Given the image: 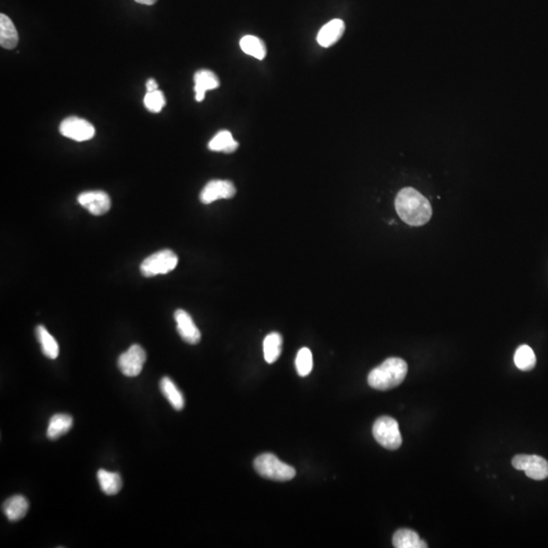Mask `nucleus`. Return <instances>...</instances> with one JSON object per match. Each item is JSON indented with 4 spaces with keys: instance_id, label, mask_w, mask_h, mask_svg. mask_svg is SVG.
<instances>
[{
    "instance_id": "nucleus-22",
    "label": "nucleus",
    "mask_w": 548,
    "mask_h": 548,
    "mask_svg": "<svg viewBox=\"0 0 548 548\" xmlns=\"http://www.w3.org/2000/svg\"><path fill=\"white\" fill-rule=\"evenodd\" d=\"M36 336L38 342H40L41 348L44 355L48 359H58L59 355V346L55 338L48 332L47 329L42 325H39L36 328Z\"/></svg>"
},
{
    "instance_id": "nucleus-17",
    "label": "nucleus",
    "mask_w": 548,
    "mask_h": 548,
    "mask_svg": "<svg viewBox=\"0 0 548 548\" xmlns=\"http://www.w3.org/2000/svg\"><path fill=\"white\" fill-rule=\"evenodd\" d=\"M393 545L396 548H427V545L419 535L410 529H399L393 536Z\"/></svg>"
},
{
    "instance_id": "nucleus-5",
    "label": "nucleus",
    "mask_w": 548,
    "mask_h": 548,
    "mask_svg": "<svg viewBox=\"0 0 548 548\" xmlns=\"http://www.w3.org/2000/svg\"><path fill=\"white\" fill-rule=\"evenodd\" d=\"M177 264H178V256L173 251L165 249L143 260L141 265V274L145 277L167 274L176 268Z\"/></svg>"
},
{
    "instance_id": "nucleus-2",
    "label": "nucleus",
    "mask_w": 548,
    "mask_h": 548,
    "mask_svg": "<svg viewBox=\"0 0 548 548\" xmlns=\"http://www.w3.org/2000/svg\"><path fill=\"white\" fill-rule=\"evenodd\" d=\"M407 371V364L403 359L389 357L371 371L368 375L369 385L375 390L393 389L403 383Z\"/></svg>"
},
{
    "instance_id": "nucleus-11",
    "label": "nucleus",
    "mask_w": 548,
    "mask_h": 548,
    "mask_svg": "<svg viewBox=\"0 0 548 548\" xmlns=\"http://www.w3.org/2000/svg\"><path fill=\"white\" fill-rule=\"evenodd\" d=\"M177 330L181 338L189 344H197L202 339V333L194 323L193 319L184 310L179 309L175 312Z\"/></svg>"
},
{
    "instance_id": "nucleus-10",
    "label": "nucleus",
    "mask_w": 548,
    "mask_h": 548,
    "mask_svg": "<svg viewBox=\"0 0 548 548\" xmlns=\"http://www.w3.org/2000/svg\"><path fill=\"white\" fill-rule=\"evenodd\" d=\"M78 202L89 213L97 217L105 215L111 209L110 196L104 191L82 192L78 195Z\"/></svg>"
},
{
    "instance_id": "nucleus-3",
    "label": "nucleus",
    "mask_w": 548,
    "mask_h": 548,
    "mask_svg": "<svg viewBox=\"0 0 548 548\" xmlns=\"http://www.w3.org/2000/svg\"><path fill=\"white\" fill-rule=\"evenodd\" d=\"M254 468L259 475L276 481H288L296 476V469L285 464L274 454L265 453L254 461Z\"/></svg>"
},
{
    "instance_id": "nucleus-15",
    "label": "nucleus",
    "mask_w": 548,
    "mask_h": 548,
    "mask_svg": "<svg viewBox=\"0 0 548 548\" xmlns=\"http://www.w3.org/2000/svg\"><path fill=\"white\" fill-rule=\"evenodd\" d=\"M73 419L67 414H56L50 418L47 427V438L58 440L63 434L69 433L73 427Z\"/></svg>"
},
{
    "instance_id": "nucleus-23",
    "label": "nucleus",
    "mask_w": 548,
    "mask_h": 548,
    "mask_svg": "<svg viewBox=\"0 0 548 548\" xmlns=\"http://www.w3.org/2000/svg\"><path fill=\"white\" fill-rule=\"evenodd\" d=\"M240 47L247 55L262 60L266 58V45L261 39L252 35H247L240 41Z\"/></svg>"
},
{
    "instance_id": "nucleus-14",
    "label": "nucleus",
    "mask_w": 548,
    "mask_h": 548,
    "mask_svg": "<svg viewBox=\"0 0 548 548\" xmlns=\"http://www.w3.org/2000/svg\"><path fill=\"white\" fill-rule=\"evenodd\" d=\"M29 506V502L24 495H17L6 500L2 509L6 518L10 521L15 522L23 519L27 515Z\"/></svg>"
},
{
    "instance_id": "nucleus-21",
    "label": "nucleus",
    "mask_w": 548,
    "mask_h": 548,
    "mask_svg": "<svg viewBox=\"0 0 548 548\" xmlns=\"http://www.w3.org/2000/svg\"><path fill=\"white\" fill-rule=\"evenodd\" d=\"M98 481L103 493L108 495H115L121 490L122 478L119 473L110 472V471L100 469L98 471Z\"/></svg>"
},
{
    "instance_id": "nucleus-9",
    "label": "nucleus",
    "mask_w": 548,
    "mask_h": 548,
    "mask_svg": "<svg viewBox=\"0 0 548 548\" xmlns=\"http://www.w3.org/2000/svg\"><path fill=\"white\" fill-rule=\"evenodd\" d=\"M235 185L228 180H213L207 183L200 193V202L209 204L220 200H230L236 195Z\"/></svg>"
},
{
    "instance_id": "nucleus-8",
    "label": "nucleus",
    "mask_w": 548,
    "mask_h": 548,
    "mask_svg": "<svg viewBox=\"0 0 548 548\" xmlns=\"http://www.w3.org/2000/svg\"><path fill=\"white\" fill-rule=\"evenodd\" d=\"M146 361L145 349L139 344H133L118 359V368L126 377H136L141 374Z\"/></svg>"
},
{
    "instance_id": "nucleus-4",
    "label": "nucleus",
    "mask_w": 548,
    "mask_h": 548,
    "mask_svg": "<svg viewBox=\"0 0 548 548\" xmlns=\"http://www.w3.org/2000/svg\"><path fill=\"white\" fill-rule=\"evenodd\" d=\"M373 434L375 441L388 450H397L403 444L398 423L390 416H382L375 421Z\"/></svg>"
},
{
    "instance_id": "nucleus-13",
    "label": "nucleus",
    "mask_w": 548,
    "mask_h": 548,
    "mask_svg": "<svg viewBox=\"0 0 548 548\" xmlns=\"http://www.w3.org/2000/svg\"><path fill=\"white\" fill-rule=\"evenodd\" d=\"M194 91H195V99L197 102H202L205 98V91L215 89L220 87V80L217 74L209 69H202L194 74Z\"/></svg>"
},
{
    "instance_id": "nucleus-12",
    "label": "nucleus",
    "mask_w": 548,
    "mask_h": 548,
    "mask_svg": "<svg viewBox=\"0 0 548 548\" xmlns=\"http://www.w3.org/2000/svg\"><path fill=\"white\" fill-rule=\"evenodd\" d=\"M344 30H346V25H344V21L339 19H332L319 30L317 42L322 47H331L332 45L340 40Z\"/></svg>"
},
{
    "instance_id": "nucleus-19",
    "label": "nucleus",
    "mask_w": 548,
    "mask_h": 548,
    "mask_svg": "<svg viewBox=\"0 0 548 548\" xmlns=\"http://www.w3.org/2000/svg\"><path fill=\"white\" fill-rule=\"evenodd\" d=\"M283 351V336L277 332L268 334L263 342L264 359L268 364H274L281 357Z\"/></svg>"
},
{
    "instance_id": "nucleus-18",
    "label": "nucleus",
    "mask_w": 548,
    "mask_h": 548,
    "mask_svg": "<svg viewBox=\"0 0 548 548\" xmlns=\"http://www.w3.org/2000/svg\"><path fill=\"white\" fill-rule=\"evenodd\" d=\"M159 388H161L163 396L173 406L174 409L182 410L184 408V396H183L182 392L179 390V388L177 387L173 380L170 379L169 377H163L159 382Z\"/></svg>"
},
{
    "instance_id": "nucleus-27",
    "label": "nucleus",
    "mask_w": 548,
    "mask_h": 548,
    "mask_svg": "<svg viewBox=\"0 0 548 548\" xmlns=\"http://www.w3.org/2000/svg\"><path fill=\"white\" fill-rule=\"evenodd\" d=\"M145 86L148 91H154L158 89V82H157L154 78H150V80L146 82Z\"/></svg>"
},
{
    "instance_id": "nucleus-6",
    "label": "nucleus",
    "mask_w": 548,
    "mask_h": 548,
    "mask_svg": "<svg viewBox=\"0 0 548 548\" xmlns=\"http://www.w3.org/2000/svg\"><path fill=\"white\" fill-rule=\"evenodd\" d=\"M512 465L517 470H522L528 477L534 480H543L548 477V461L537 455H516Z\"/></svg>"
},
{
    "instance_id": "nucleus-20",
    "label": "nucleus",
    "mask_w": 548,
    "mask_h": 548,
    "mask_svg": "<svg viewBox=\"0 0 548 548\" xmlns=\"http://www.w3.org/2000/svg\"><path fill=\"white\" fill-rule=\"evenodd\" d=\"M239 148V143L233 139L230 131L222 130L215 134V136L209 141V148L213 152H222L224 154H231Z\"/></svg>"
},
{
    "instance_id": "nucleus-28",
    "label": "nucleus",
    "mask_w": 548,
    "mask_h": 548,
    "mask_svg": "<svg viewBox=\"0 0 548 548\" xmlns=\"http://www.w3.org/2000/svg\"><path fill=\"white\" fill-rule=\"evenodd\" d=\"M137 3L145 4V6H152L156 3L158 0H134Z\"/></svg>"
},
{
    "instance_id": "nucleus-7",
    "label": "nucleus",
    "mask_w": 548,
    "mask_h": 548,
    "mask_svg": "<svg viewBox=\"0 0 548 548\" xmlns=\"http://www.w3.org/2000/svg\"><path fill=\"white\" fill-rule=\"evenodd\" d=\"M61 134L76 141H87L96 134L95 126L87 120L78 117H67L59 127Z\"/></svg>"
},
{
    "instance_id": "nucleus-16",
    "label": "nucleus",
    "mask_w": 548,
    "mask_h": 548,
    "mask_svg": "<svg viewBox=\"0 0 548 548\" xmlns=\"http://www.w3.org/2000/svg\"><path fill=\"white\" fill-rule=\"evenodd\" d=\"M19 43V34L8 15H0V45L4 49H15Z\"/></svg>"
},
{
    "instance_id": "nucleus-1",
    "label": "nucleus",
    "mask_w": 548,
    "mask_h": 548,
    "mask_svg": "<svg viewBox=\"0 0 548 548\" xmlns=\"http://www.w3.org/2000/svg\"><path fill=\"white\" fill-rule=\"evenodd\" d=\"M395 209L399 218L412 227H421L427 224L433 215L431 203L412 187L403 188L397 194Z\"/></svg>"
},
{
    "instance_id": "nucleus-26",
    "label": "nucleus",
    "mask_w": 548,
    "mask_h": 548,
    "mask_svg": "<svg viewBox=\"0 0 548 548\" xmlns=\"http://www.w3.org/2000/svg\"><path fill=\"white\" fill-rule=\"evenodd\" d=\"M143 103H145V108L152 113L161 112L167 104L163 91H159V89L154 91H148Z\"/></svg>"
},
{
    "instance_id": "nucleus-24",
    "label": "nucleus",
    "mask_w": 548,
    "mask_h": 548,
    "mask_svg": "<svg viewBox=\"0 0 548 548\" xmlns=\"http://www.w3.org/2000/svg\"><path fill=\"white\" fill-rule=\"evenodd\" d=\"M515 364L521 371H531L536 364V357L533 349L528 346H521L517 348L514 357Z\"/></svg>"
},
{
    "instance_id": "nucleus-25",
    "label": "nucleus",
    "mask_w": 548,
    "mask_h": 548,
    "mask_svg": "<svg viewBox=\"0 0 548 548\" xmlns=\"http://www.w3.org/2000/svg\"><path fill=\"white\" fill-rule=\"evenodd\" d=\"M294 364H296L297 372L301 377L309 375L313 369V355L311 351L308 347L301 348L297 355Z\"/></svg>"
}]
</instances>
